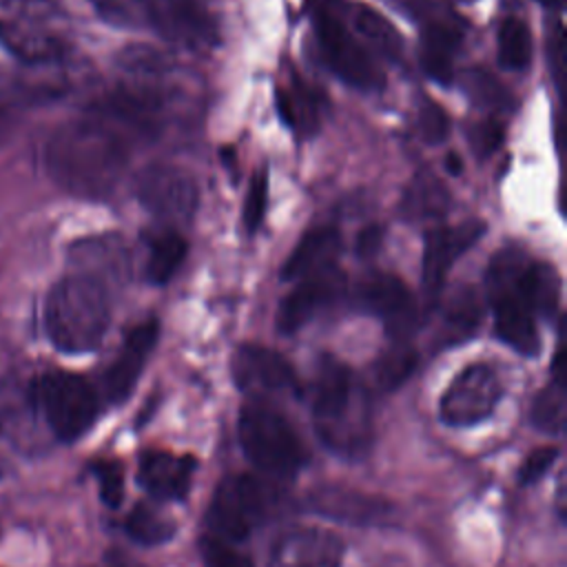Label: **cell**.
<instances>
[{"label": "cell", "mask_w": 567, "mask_h": 567, "mask_svg": "<svg viewBox=\"0 0 567 567\" xmlns=\"http://www.w3.org/2000/svg\"><path fill=\"white\" fill-rule=\"evenodd\" d=\"M188 252L186 239L173 230V228H162L155 230L148 237V248H146V261H144V277L153 286L166 284L175 270L182 266L184 257Z\"/></svg>", "instance_id": "27"}, {"label": "cell", "mask_w": 567, "mask_h": 567, "mask_svg": "<svg viewBox=\"0 0 567 567\" xmlns=\"http://www.w3.org/2000/svg\"><path fill=\"white\" fill-rule=\"evenodd\" d=\"M481 317H483V306H481L478 292L470 286L456 288L443 301L439 341L443 346H450V343L467 339L478 328Z\"/></svg>", "instance_id": "26"}, {"label": "cell", "mask_w": 567, "mask_h": 567, "mask_svg": "<svg viewBox=\"0 0 567 567\" xmlns=\"http://www.w3.org/2000/svg\"><path fill=\"white\" fill-rule=\"evenodd\" d=\"M450 208V193L443 182L423 171L410 179L399 202V213L408 221H434L441 219Z\"/></svg>", "instance_id": "25"}, {"label": "cell", "mask_w": 567, "mask_h": 567, "mask_svg": "<svg viewBox=\"0 0 567 567\" xmlns=\"http://www.w3.org/2000/svg\"><path fill=\"white\" fill-rule=\"evenodd\" d=\"M31 390L42 423L58 441L80 439L97 416V392L80 374L51 370L33 379Z\"/></svg>", "instance_id": "7"}, {"label": "cell", "mask_w": 567, "mask_h": 567, "mask_svg": "<svg viewBox=\"0 0 567 567\" xmlns=\"http://www.w3.org/2000/svg\"><path fill=\"white\" fill-rule=\"evenodd\" d=\"M352 24H354V31L377 51L381 53L383 58H390V60H396L403 51V38L401 33L396 31V27L385 18L381 16L379 11L370 9V7H357L352 11Z\"/></svg>", "instance_id": "30"}, {"label": "cell", "mask_w": 567, "mask_h": 567, "mask_svg": "<svg viewBox=\"0 0 567 567\" xmlns=\"http://www.w3.org/2000/svg\"><path fill=\"white\" fill-rule=\"evenodd\" d=\"M312 27L319 51L334 75L359 91H377L383 86L381 69L328 7H312Z\"/></svg>", "instance_id": "9"}, {"label": "cell", "mask_w": 567, "mask_h": 567, "mask_svg": "<svg viewBox=\"0 0 567 567\" xmlns=\"http://www.w3.org/2000/svg\"><path fill=\"white\" fill-rule=\"evenodd\" d=\"M140 204L157 219L186 221L195 215L199 190L195 177L175 164H148L135 177Z\"/></svg>", "instance_id": "11"}, {"label": "cell", "mask_w": 567, "mask_h": 567, "mask_svg": "<svg viewBox=\"0 0 567 567\" xmlns=\"http://www.w3.org/2000/svg\"><path fill=\"white\" fill-rule=\"evenodd\" d=\"M343 543L319 527H288L270 545L268 567H339Z\"/></svg>", "instance_id": "16"}, {"label": "cell", "mask_w": 567, "mask_h": 567, "mask_svg": "<svg viewBox=\"0 0 567 567\" xmlns=\"http://www.w3.org/2000/svg\"><path fill=\"white\" fill-rule=\"evenodd\" d=\"M443 166L447 168L450 175H461L463 173V162H461V157L456 153H447L445 159H443Z\"/></svg>", "instance_id": "48"}, {"label": "cell", "mask_w": 567, "mask_h": 567, "mask_svg": "<svg viewBox=\"0 0 567 567\" xmlns=\"http://www.w3.org/2000/svg\"><path fill=\"white\" fill-rule=\"evenodd\" d=\"M543 7H547V9H556V7H560V0H538Z\"/></svg>", "instance_id": "49"}, {"label": "cell", "mask_w": 567, "mask_h": 567, "mask_svg": "<svg viewBox=\"0 0 567 567\" xmlns=\"http://www.w3.org/2000/svg\"><path fill=\"white\" fill-rule=\"evenodd\" d=\"M42 321L55 350L86 354L102 343L109 330V288L89 275L69 272L47 292Z\"/></svg>", "instance_id": "3"}, {"label": "cell", "mask_w": 567, "mask_h": 567, "mask_svg": "<svg viewBox=\"0 0 567 567\" xmlns=\"http://www.w3.org/2000/svg\"><path fill=\"white\" fill-rule=\"evenodd\" d=\"M485 233L481 219L458 226H434L425 235L423 246V290L430 303L439 301L445 277L461 255H465Z\"/></svg>", "instance_id": "13"}, {"label": "cell", "mask_w": 567, "mask_h": 567, "mask_svg": "<svg viewBox=\"0 0 567 567\" xmlns=\"http://www.w3.org/2000/svg\"><path fill=\"white\" fill-rule=\"evenodd\" d=\"M237 432L248 461H252V465L266 474H292L308 458L306 445L292 423L261 399H255L241 408Z\"/></svg>", "instance_id": "6"}, {"label": "cell", "mask_w": 567, "mask_h": 567, "mask_svg": "<svg viewBox=\"0 0 567 567\" xmlns=\"http://www.w3.org/2000/svg\"><path fill=\"white\" fill-rule=\"evenodd\" d=\"M310 410L315 432L330 452L352 461L368 454L374 439L372 408L341 361L321 359L310 390Z\"/></svg>", "instance_id": "2"}, {"label": "cell", "mask_w": 567, "mask_h": 567, "mask_svg": "<svg viewBox=\"0 0 567 567\" xmlns=\"http://www.w3.org/2000/svg\"><path fill=\"white\" fill-rule=\"evenodd\" d=\"M277 489L250 474L224 478L208 507V523L219 540H244L275 509Z\"/></svg>", "instance_id": "8"}, {"label": "cell", "mask_w": 567, "mask_h": 567, "mask_svg": "<svg viewBox=\"0 0 567 567\" xmlns=\"http://www.w3.org/2000/svg\"><path fill=\"white\" fill-rule=\"evenodd\" d=\"M339 250H341V235L337 228L332 226L312 228L299 239V244L286 259L281 268V279L286 281L306 279L310 275L334 268V259L339 257Z\"/></svg>", "instance_id": "24"}, {"label": "cell", "mask_w": 567, "mask_h": 567, "mask_svg": "<svg viewBox=\"0 0 567 567\" xmlns=\"http://www.w3.org/2000/svg\"><path fill=\"white\" fill-rule=\"evenodd\" d=\"M419 354L412 346L405 341H396L392 348H388L379 361L374 363V381L381 390L390 392L396 390L416 368Z\"/></svg>", "instance_id": "36"}, {"label": "cell", "mask_w": 567, "mask_h": 567, "mask_svg": "<svg viewBox=\"0 0 567 567\" xmlns=\"http://www.w3.org/2000/svg\"><path fill=\"white\" fill-rule=\"evenodd\" d=\"M549 62H551V73H554V82L560 84V66H563V27L560 22L554 29V38L549 42Z\"/></svg>", "instance_id": "46"}, {"label": "cell", "mask_w": 567, "mask_h": 567, "mask_svg": "<svg viewBox=\"0 0 567 567\" xmlns=\"http://www.w3.org/2000/svg\"><path fill=\"white\" fill-rule=\"evenodd\" d=\"M532 58V35L523 20L505 18L498 27V62L509 71H520Z\"/></svg>", "instance_id": "35"}, {"label": "cell", "mask_w": 567, "mask_h": 567, "mask_svg": "<svg viewBox=\"0 0 567 567\" xmlns=\"http://www.w3.org/2000/svg\"><path fill=\"white\" fill-rule=\"evenodd\" d=\"M71 261L75 264L73 272L89 275L104 286L109 281H124L131 268L126 244L117 235L80 239L71 248Z\"/></svg>", "instance_id": "23"}, {"label": "cell", "mask_w": 567, "mask_h": 567, "mask_svg": "<svg viewBox=\"0 0 567 567\" xmlns=\"http://www.w3.org/2000/svg\"><path fill=\"white\" fill-rule=\"evenodd\" d=\"M266 202H268V173L259 168L248 184V193L244 199V226L248 233H255L266 213Z\"/></svg>", "instance_id": "39"}, {"label": "cell", "mask_w": 567, "mask_h": 567, "mask_svg": "<svg viewBox=\"0 0 567 567\" xmlns=\"http://www.w3.org/2000/svg\"><path fill=\"white\" fill-rule=\"evenodd\" d=\"M277 104L284 122L290 128L301 131L303 135H310L319 128V120H321L319 97L306 82L295 80L290 89L279 91Z\"/></svg>", "instance_id": "29"}, {"label": "cell", "mask_w": 567, "mask_h": 567, "mask_svg": "<svg viewBox=\"0 0 567 567\" xmlns=\"http://www.w3.org/2000/svg\"><path fill=\"white\" fill-rule=\"evenodd\" d=\"M416 126H419L421 140L430 146L443 144L450 135V117H447L445 109H441L432 100L421 102L419 113H416Z\"/></svg>", "instance_id": "38"}, {"label": "cell", "mask_w": 567, "mask_h": 567, "mask_svg": "<svg viewBox=\"0 0 567 567\" xmlns=\"http://www.w3.org/2000/svg\"><path fill=\"white\" fill-rule=\"evenodd\" d=\"M505 140V126L496 117H485L467 128V142L478 157H489Z\"/></svg>", "instance_id": "40"}, {"label": "cell", "mask_w": 567, "mask_h": 567, "mask_svg": "<svg viewBox=\"0 0 567 567\" xmlns=\"http://www.w3.org/2000/svg\"><path fill=\"white\" fill-rule=\"evenodd\" d=\"M117 66L135 78V82H148L155 84L159 78L168 75L175 64L173 58L155 47L146 44H131L117 53Z\"/></svg>", "instance_id": "31"}, {"label": "cell", "mask_w": 567, "mask_h": 567, "mask_svg": "<svg viewBox=\"0 0 567 567\" xmlns=\"http://www.w3.org/2000/svg\"><path fill=\"white\" fill-rule=\"evenodd\" d=\"M93 472H95V478H97L102 501L109 507H117L122 503V496H124V472H122L120 463L100 461V463H95Z\"/></svg>", "instance_id": "41"}, {"label": "cell", "mask_w": 567, "mask_h": 567, "mask_svg": "<svg viewBox=\"0 0 567 567\" xmlns=\"http://www.w3.org/2000/svg\"><path fill=\"white\" fill-rule=\"evenodd\" d=\"M195 461L166 450H146L140 456V483L159 501H184L193 483Z\"/></svg>", "instance_id": "20"}, {"label": "cell", "mask_w": 567, "mask_h": 567, "mask_svg": "<svg viewBox=\"0 0 567 567\" xmlns=\"http://www.w3.org/2000/svg\"><path fill=\"white\" fill-rule=\"evenodd\" d=\"M354 303L365 312L381 317L396 341H405L408 332L414 328V301L408 286L396 275L377 272L363 279L357 286Z\"/></svg>", "instance_id": "15"}, {"label": "cell", "mask_w": 567, "mask_h": 567, "mask_svg": "<svg viewBox=\"0 0 567 567\" xmlns=\"http://www.w3.org/2000/svg\"><path fill=\"white\" fill-rule=\"evenodd\" d=\"M131 144L120 128L95 113L60 124L47 140L44 168L66 193L104 199L120 184Z\"/></svg>", "instance_id": "1"}, {"label": "cell", "mask_w": 567, "mask_h": 567, "mask_svg": "<svg viewBox=\"0 0 567 567\" xmlns=\"http://www.w3.org/2000/svg\"><path fill=\"white\" fill-rule=\"evenodd\" d=\"M124 529L140 545H162L173 538L175 520L146 503H137L128 512Z\"/></svg>", "instance_id": "33"}, {"label": "cell", "mask_w": 567, "mask_h": 567, "mask_svg": "<svg viewBox=\"0 0 567 567\" xmlns=\"http://www.w3.org/2000/svg\"><path fill=\"white\" fill-rule=\"evenodd\" d=\"M503 383L489 363H470L463 368L439 401L441 421L452 427H467L485 421L498 405Z\"/></svg>", "instance_id": "10"}, {"label": "cell", "mask_w": 567, "mask_h": 567, "mask_svg": "<svg viewBox=\"0 0 567 567\" xmlns=\"http://www.w3.org/2000/svg\"><path fill=\"white\" fill-rule=\"evenodd\" d=\"M0 44L29 66L62 62L69 29L55 0H0Z\"/></svg>", "instance_id": "4"}, {"label": "cell", "mask_w": 567, "mask_h": 567, "mask_svg": "<svg viewBox=\"0 0 567 567\" xmlns=\"http://www.w3.org/2000/svg\"><path fill=\"white\" fill-rule=\"evenodd\" d=\"M520 292L525 303L536 317L551 315L558 306V292H560V281L554 266L529 259V264L520 275Z\"/></svg>", "instance_id": "28"}, {"label": "cell", "mask_w": 567, "mask_h": 567, "mask_svg": "<svg viewBox=\"0 0 567 567\" xmlns=\"http://www.w3.org/2000/svg\"><path fill=\"white\" fill-rule=\"evenodd\" d=\"M230 374L239 390L257 399L264 394L292 392L297 388L292 365L279 352L266 346L246 343L237 348L230 361Z\"/></svg>", "instance_id": "14"}, {"label": "cell", "mask_w": 567, "mask_h": 567, "mask_svg": "<svg viewBox=\"0 0 567 567\" xmlns=\"http://www.w3.org/2000/svg\"><path fill=\"white\" fill-rule=\"evenodd\" d=\"M95 13L117 29L148 27V0H89Z\"/></svg>", "instance_id": "37"}, {"label": "cell", "mask_w": 567, "mask_h": 567, "mask_svg": "<svg viewBox=\"0 0 567 567\" xmlns=\"http://www.w3.org/2000/svg\"><path fill=\"white\" fill-rule=\"evenodd\" d=\"M556 456H558L556 447H538L532 454H527V458L518 470L520 483H536L551 467Z\"/></svg>", "instance_id": "43"}, {"label": "cell", "mask_w": 567, "mask_h": 567, "mask_svg": "<svg viewBox=\"0 0 567 567\" xmlns=\"http://www.w3.org/2000/svg\"><path fill=\"white\" fill-rule=\"evenodd\" d=\"M0 532H2V527H0Z\"/></svg>", "instance_id": "51"}, {"label": "cell", "mask_w": 567, "mask_h": 567, "mask_svg": "<svg viewBox=\"0 0 567 567\" xmlns=\"http://www.w3.org/2000/svg\"><path fill=\"white\" fill-rule=\"evenodd\" d=\"M159 326L155 319L137 323L122 341L120 352L102 374V390L109 403H122L133 392L155 343Z\"/></svg>", "instance_id": "18"}, {"label": "cell", "mask_w": 567, "mask_h": 567, "mask_svg": "<svg viewBox=\"0 0 567 567\" xmlns=\"http://www.w3.org/2000/svg\"><path fill=\"white\" fill-rule=\"evenodd\" d=\"M529 257L518 246L498 250L485 272V288L494 308L496 334L516 352L532 357L540 348L536 315L523 299L520 275Z\"/></svg>", "instance_id": "5"}, {"label": "cell", "mask_w": 567, "mask_h": 567, "mask_svg": "<svg viewBox=\"0 0 567 567\" xmlns=\"http://www.w3.org/2000/svg\"><path fill=\"white\" fill-rule=\"evenodd\" d=\"M202 556L206 567H250L241 554L233 551L228 543L219 538L202 540Z\"/></svg>", "instance_id": "42"}, {"label": "cell", "mask_w": 567, "mask_h": 567, "mask_svg": "<svg viewBox=\"0 0 567 567\" xmlns=\"http://www.w3.org/2000/svg\"><path fill=\"white\" fill-rule=\"evenodd\" d=\"M346 288V279L339 270L328 268L323 272L299 279L297 288L281 299L277 310V328L284 334L301 330L321 308L332 303Z\"/></svg>", "instance_id": "19"}, {"label": "cell", "mask_w": 567, "mask_h": 567, "mask_svg": "<svg viewBox=\"0 0 567 567\" xmlns=\"http://www.w3.org/2000/svg\"><path fill=\"white\" fill-rule=\"evenodd\" d=\"M532 423L549 434L563 432L565 425V374L554 372V379L536 394L529 412Z\"/></svg>", "instance_id": "34"}, {"label": "cell", "mask_w": 567, "mask_h": 567, "mask_svg": "<svg viewBox=\"0 0 567 567\" xmlns=\"http://www.w3.org/2000/svg\"><path fill=\"white\" fill-rule=\"evenodd\" d=\"M383 235H385V228L381 224H368L365 228L359 230L357 239H354V250L359 257L368 259L372 255H377V250L381 248L383 244Z\"/></svg>", "instance_id": "45"}, {"label": "cell", "mask_w": 567, "mask_h": 567, "mask_svg": "<svg viewBox=\"0 0 567 567\" xmlns=\"http://www.w3.org/2000/svg\"><path fill=\"white\" fill-rule=\"evenodd\" d=\"M38 405L31 383L18 385L4 381L0 385V436L20 452H31L38 443Z\"/></svg>", "instance_id": "21"}, {"label": "cell", "mask_w": 567, "mask_h": 567, "mask_svg": "<svg viewBox=\"0 0 567 567\" xmlns=\"http://www.w3.org/2000/svg\"><path fill=\"white\" fill-rule=\"evenodd\" d=\"M2 474H4V465H2V458H0V481H2Z\"/></svg>", "instance_id": "50"}, {"label": "cell", "mask_w": 567, "mask_h": 567, "mask_svg": "<svg viewBox=\"0 0 567 567\" xmlns=\"http://www.w3.org/2000/svg\"><path fill=\"white\" fill-rule=\"evenodd\" d=\"M106 567H146V565L135 560V558H131V556H126V554H122V551L113 549V551L106 554Z\"/></svg>", "instance_id": "47"}, {"label": "cell", "mask_w": 567, "mask_h": 567, "mask_svg": "<svg viewBox=\"0 0 567 567\" xmlns=\"http://www.w3.org/2000/svg\"><path fill=\"white\" fill-rule=\"evenodd\" d=\"M463 42L461 22L454 18L436 16L423 24L421 31V66L439 84L454 80V58Z\"/></svg>", "instance_id": "22"}, {"label": "cell", "mask_w": 567, "mask_h": 567, "mask_svg": "<svg viewBox=\"0 0 567 567\" xmlns=\"http://www.w3.org/2000/svg\"><path fill=\"white\" fill-rule=\"evenodd\" d=\"M22 102L24 97L20 93L0 86V142H4L16 131Z\"/></svg>", "instance_id": "44"}, {"label": "cell", "mask_w": 567, "mask_h": 567, "mask_svg": "<svg viewBox=\"0 0 567 567\" xmlns=\"http://www.w3.org/2000/svg\"><path fill=\"white\" fill-rule=\"evenodd\" d=\"M461 86L465 91V95L494 113H503V111H512L514 109V97L507 91V86H503L489 71L472 66L465 69L461 75Z\"/></svg>", "instance_id": "32"}, {"label": "cell", "mask_w": 567, "mask_h": 567, "mask_svg": "<svg viewBox=\"0 0 567 567\" xmlns=\"http://www.w3.org/2000/svg\"><path fill=\"white\" fill-rule=\"evenodd\" d=\"M148 27L182 47L217 42V24L208 0H148Z\"/></svg>", "instance_id": "12"}, {"label": "cell", "mask_w": 567, "mask_h": 567, "mask_svg": "<svg viewBox=\"0 0 567 567\" xmlns=\"http://www.w3.org/2000/svg\"><path fill=\"white\" fill-rule=\"evenodd\" d=\"M308 507L348 525H383L392 518V503L357 487L326 483L308 492Z\"/></svg>", "instance_id": "17"}]
</instances>
